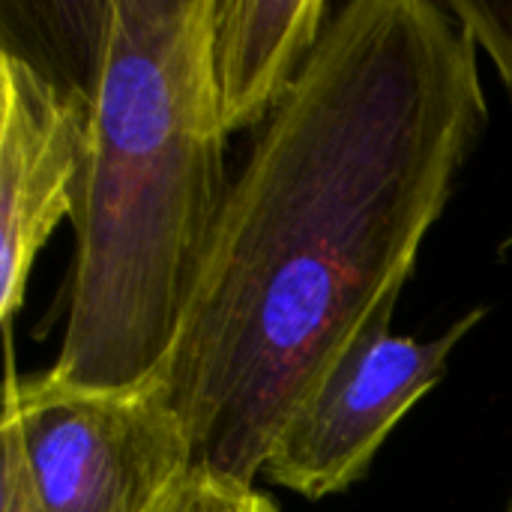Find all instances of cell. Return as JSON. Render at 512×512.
Instances as JSON below:
<instances>
[{
  "instance_id": "obj_1",
  "label": "cell",
  "mask_w": 512,
  "mask_h": 512,
  "mask_svg": "<svg viewBox=\"0 0 512 512\" xmlns=\"http://www.w3.org/2000/svg\"><path fill=\"white\" fill-rule=\"evenodd\" d=\"M477 45L450 6L351 0L228 186L153 378L195 462L243 483L366 321L399 303L483 138Z\"/></svg>"
},
{
  "instance_id": "obj_2",
  "label": "cell",
  "mask_w": 512,
  "mask_h": 512,
  "mask_svg": "<svg viewBox=\"0 0 512 512\" xmlns=\"http://www.w3.org/2000/svg\"><path fill=\"white\" fill-rule=\"evenodd\" d=\"M207 24L210 0L102 3L54 381L141 387L177 342L231 186Z\"/></svg>"
},
{
  "instance_id": "obj_3",
  "label": "cell",
  "mask_w": 512,
  "mask_h": 512,
  "mask_svg": "<svg viewBox=\"0 0 512 512\" xmlns=\"http://www.w3.org/2000/svg\"><path fill=\"white\" fill-rule=\"evenodd\" d=\"M3 414L15 420L48 512H153L195 465L186 423L159 381L87 390L15 375L6 336Z\"/></svg>"
},
{
  "instance_id": "obj_4",
  "label": "cell",
  "mask_w": 512,
  "mask_h": 512,
  "mask_svg": "<svg viewBox=\"0 0 512 512\" xmlns=\"http://www.w3.org/2000/svg\"><path fill=\"white\" fill-rule=\"evenodd\" d=\"M393 312L387 303L366 321L282 426L261 471L267 483L321 501L363 480L396 423L441 384L456 345L486 318L477 306L420 342L393 333Z\"/></svg>"
},
{
  "instance_id": "obj_5",
  "label": "cell",
  "mask_w": 512,
  "mask_h": 512,
  "mask_svg": "<svg viewBox=\"0 0 512 512\" xmlns=\"http://www.w3.org/2000/svg\"><path fill=\"white\" fill-rule=\"evenodd\" d=\"M0 105V318L9 336L39 249L75 213L90 150V93L3 48Z\"/></svg>"
},
{
  "instance_id": "obj_6",
  "label": "cell",
  "mask_w": 512,
  "mask_h": 512,
  "mask_svg": "<svg viewBox=\"0 0 512 512\" xmlns=\"http://www.w3.org/2000/svg\"><path fill=\"white\" fill-rule=\"evenodd\" d=\"M330 15L324 0H210L207 66L228 135L264 126L282 105Z\"/></svg>"
},
{
  "instance_id": "obj_7",
  "label": "cell",
  "mask_w": 512,
  "mask_h": 512,
  "mask_svg": "<svg viewBox=\"0 0 512 512\" xmlns=\"http://www.w3.org/2000/svg\"><path fill=\"white\" fill-rule=\"evenodd\" d=\"M153 512H279V507L255 483L195 462Z\"/></svg>"
},
{
  "instance_id": "obj_8",
  "label": "cell",
  "mask_w": 512,
  "mask_h": 512,
  "mask_svg": "<svg viewBox=\"0 0 512 512\" xmlns=\"http://www.w3.org/2000/svg\"><path fill=\"white\" fill-rule=\"evenodd\" d=\"M453 15L471 33L477 51H486L495 63L501 81L512 96V3H486V0H453L447 3Z\"/></svg>"
},
{
  "instance_id": "obj_9",
  "label": "cell",
  "mask_w": 512,
  "mask_h": 512,
  "mask_svg": "<svg viewBox=\"0 0 512 512\" xmlns=\"http://www.w3.org/2000/svg\"><path fill=\"white\" fill-rule=\"evenodd\" d=\"M3 474H0V512H48L36 480L30 474L24 444L12 417L3 414Z\"/></svg>"
},
{
  "instance_id": "obj_10",
  "label": "cell",
  "mask_w": 512,
  "mask_h": 512,
  "mask_svg": "<svg viewBox=\"0 0 512 512\" xmlns=\"http://www.w3.org/2000/svg\"><path fill=\"white\" fill-rule=\"evenodd\" d=\"M504 512H512V495H510V501H507V510Z\"/></svg>"
},
{
  "instance_id": "obj_11",
  "label": "cell",
  "mask_w": 512,
  "mask_h": 512,
  "mask_svg": "<svg viewBox=\"0 0 512 512\" xmlns=\"http://www.w3.org/2000/svg\"><path fill=\"white\" fill-rule=\"evenodd\" d=\"M510 246H512V240H510Z\"/></svg>"
}]
</instances>
